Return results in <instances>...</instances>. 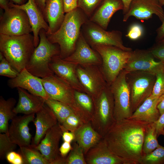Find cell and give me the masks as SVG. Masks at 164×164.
I'll list each match as a JSON object with an SVG mask.
<instances>
[{"label": "cell", "mask_w": 164, "mask_h": 164, "mask_svg": "<svg viewBox=\"0 0 164 164\" xmlns=\"http://www.w3.org/2000/svg\"><path fill=\"white\" fill-rule=\"evenodd\" d=\"M93 100L94 110L90 123L103 138L115 121L114 99L110 86L108 85Z\"/></svg>", "instance_id": "6"}, {"label": "cell", "mask_w": 164, "mask_h": 164, "mask_svg": "<svg viewBox=\"0 0 164 164\" xmlns=\"http://www.w3.org/2000/svg\"><path fill=\"white\" fill-rule=\"evenodd\" d=\"M19 72L11 65L4 57L0 62V75L13 78L16 77Z\"/></svg>", "instance_id": "39"}, {"label": "cell", "mask_w": 164, "mask_h": 164, "mask_svg": "<svg viewBox=\"0 0 164 164\" xmlns=\"http://www.w3.org/2000/svg\"><path fill=\"white\" fill-rule=\"evenodd\" d=\"M104 0H78V7L80 9L89 19Z\"/></svg>", "instance_id": "35"}, {"label": "cell", "mask_w": 164, "mask_h": 164, "mask_svg": "<svg viewBox=\"0 0 164 164\" xmlns=\"http://www.w3.org/2000/svg\"><path fill=\"white\" fill-rule=\"evenodd\" d=\"M35 47L30 33L13 36L0 34V51L19 72L25 68Z\"/></svg>", "instance_id": "3"}, {"label": "cell", "mask_w": 164, "mask_h": 164, "mask_svg": "<svg viewBox=\"0 0 164 164\" xmlns=\"http://www.w3.org/2000/svg\"><path fill=\"white\" fill-rule=\"evenodd\" d=\"M84 123L74 113L69 116L61 124L67 130L74 133Z\"/></svg>", "instance_id": "37"}, {"label": "cell", "mask_w": 164, "mask_h": 164, "mask_svg": "<svg viewBox=\"0 0 164 164\" xmlns=\"http://www.w3.org/2000/svg\"><path fill=\"white\" fill-rule=\"evenodd\" d=\"M87 164H124L109 149L103 138L85 155Z\"/></svg>", "instance_id": "22"}, {"label": "cell", "mask_w": 164, "mask_h": 164, "mask_svg": "<svg viewBox=\"0 0 164 164\" xmlns=\"http://www.w3.org/2000/svg\"><path fill=\"white\" fill-rule=\"evenodd\" d=\"M159 2L161 4V5L163 6L164 5V0H159Z\"/></svg>", "instance_id": "53"}, {"label": "cell", "mask_w": 164, "mask_h": 164, "mask_svg": "<svg viewBox=\"0 0 164 164\" xmlns=\"http://www.w3.org/2000/svg\"><path fill=\"white\" fill-rule=\"evenodd\" d=\"M63 59L77 65H94L100 66L102 63L100 56L91 47L81 31L76 43L74 50L70 55Z\"/></svg>", "instance_id": "17"}, {"label": "cell", "mask_w": 164, "mask_h": 164, "mask_svg": "<svg viewBox=\"0 0 164 164\" xmlns=\"http://www.w3.org/2000/svg\"><path fill=\"white\" fill-rule=\"evenodd\" d=\"M34 1L43 14L44 9L46 0H34Z\"/></svg>", "instance_id": "50"}, {"label": "cell", "mask_w": 164, "mask_h": 164, "mask_svg": "<svg viewBox=\"0 0 164 164\" xmlns=\"http://www.w3.org/2000/svg\"><path fill=\"white\" fill-rule=\"evenodd\" d=\"M77 66L64 60L59 55L54 57L50 64V68L55 74L75 90L85 92L77 74Z\"/></svg>", "instance_id": "18"}, {"label": "cell", "mask_w": 164, "mask_h": 164, "mask_svg": "<svg viewBox=\"0 0 164 164\" xmlns=\"http://www.w3.org/2000/svg\"><path fill=\"white\" fill-rule=\"evenodd\" d=\"M88 19L83 11L77 7L66 14L63 23L56 31L51 34H46L51 43L59 45L61 58H65L73 52L82 27Z\"/></svg>", "instance_id": "2"}, {"label": "cell", "mask_w": 164, "mask_h": 164, "mask_svg": "<svg viewBox=\"0 0 164 164\" xmlns=\"http://www.w3.org/2000/svg\"><path fill=\"white\" fill-rule=\"evenodd\" d=\"M160 99V97H155L151 94L128 118L139 120L149 123L155 122L160 116L157 108Z\"/></svg>", "instance_id": "26"}, {"label": "cell", "mask_w": 164, "mask_h": 164, "mask_svg": "<svg viewBox=\"0 0 164 164\" xmlns=\"http://www.w3.org/2000/svg\"><path fill=\"white\" fill-rule=\"evenodd\" d=\"M9 3V0H0V7L4 11L6 10L10 7Z\"/></svg>", "instance_id": "51"}, {"label": "cell", "mask_w": 164, "mask_h": 164, "mask_svg": "<svg viewBox=\"0 0 164 164\" xmlns=\"http://www.w3.org/2000/svg\"><path fill=\"white\" fill-rule=\"evenodd\" d=\"M62 137L64 142L70 143L74 140L75 136L73 133L65 129L63 131Z\"/></svg>", "instance_id": "46"}, {"label": "cell", "mask_w": 164, "mask_h": 164, "mask_svg": "<svg viewBox=\"0 0 164 164\" xmlns=\"http://www.w3.org/2000/svg\"><path fill=\"white\" fill-rule=\"evenodd\" d=\"M158 44L149 50L155 58L164 63V44Z\"/></svg>", "instance_id": "41"}, {"label": "cell", "mask_w": 164, "mask_h": 164, "mask_svg": "<svg viewBox=\"0 0 164 164\" xmlns=\"http://www.w3.org/2000/svg\"><path fill=\"white\" fill-rule=\"evenodd\" d=\"M7 83L10 88L20 87L45 100L49 98L43 85L41 78L33 75L25 68L19 72L16 77L9 80Z\"/></svg>", "instance_id": "19"}, {"label": "cell", "mask_w": 164, "mask_h": 164, "mask_svg": "<svg viewBox=\"0 0 164 164\" xmlns=\"http://www.w3.org/2000/svg\"><path fill=\"white\" fill-rule=\"evenodd\" d=\"M159 0H132L128 12L124 15L123 21L126 22L133 16L140 20H148L153 14L162 22L164 21V10Z\"/></svg>", "instance_id": "15"}, {"label": "cell", "mask_w": 164, "mask_h": 164, "mask_svg": "<svg viewBox=\"0 0 164 164\" xmlns=\"http://www.w3.org/2000/svg\"><path fill=\"white\" fill-rule=\"evenodd\" d=\"M39 36V44L35 48L25 68L33 75L43 78L54 74L50 64L54 57L60 55V51L58 44L48 40L44 29L40 30Z\"/></svg>", "instance_id": "4"}, {"label": "cell", "mask_w": 164, "mask_h": 164, "mask_svg": "<svg viewBox=\"0 0 164 164\" xmlns=\"http://www.w3.org/2000/svg\"><path fill=\"white\" fill-rule=\"evenodd\" d=\"M74 133V140L82 148L85 155L103 138L93 128L91 123H84Z\"/></svg>", "instance_id": "27"}, {"label": "cell", "mask_w": 164, "mask_h": 164, "mask_svg": "<svg viewBox=\"0 0 164 164\" xmlns=\"http://www.w3.org/2000/svg\"><path fill=\"white\" fill-rule=\"evenodd\" d=\"M156 80L151 95L155 97H160L164 94V65L155 74Z\"/></svg>", "instance_id": "38"}, {"label": "cell", "mask_w": 164, "mask_h": 164, "mask_svg": "<svg viewBox=\"0 0 164 164\" xmlns=\"http://www.w3.org/2000/svg\"><path fill=\"white\" fill-rule=\"evenodd\" d=\"M9 6L21 9L26 12L32 27L34 46L36 47L39 42V33L40 30L43 29L47 32L49 30V26L34 0H28L26 3L21 5H16L10 2Z\"/></svg>", "instance_id": "20"}, {"label": "cell", "mask_w": 164, "mask_h": 164, "mask_svg": "<svg viewBox=\"0 0 164 164\" xmlns=\"http://www.w3.org/2000/svg\"><path fill=\"white\" fill-rule=\"evenodd\" d=\"M158 43L159 44H164V38Z\"/></svg>", "instance_id": "54"}, {"label": "cell", "mask_w": 164, "mask_h": 164, "mask_svg": "<svg viewBox=\"0 0 164 164\" xmlns=\"http://www.w3.org/2000/svg\"><path fill=\"white\" fill-rule=\"evenodd\" d=\"M32 32L29 18L23 10L10 7L1 16L0 34L18 36L30 34Z\"/></svg>", "instance_id": "11"}, {"label": "cell", "mask_w": 164, "mask_h": 164, "mask_svg": "<svg viewBox=\"0 0 164 164\" xmlns=\"http://www.w3.org/2000/svg\"><path fill=\"white\" fill-rule=\"evenodd\" d=\"M157 137L153 123H149L145 134L142 149L143 156L150 153L160 146L157 140Z\"/></svg>", "instance_id": "32"}, {"label": "cell", "mask_w": 164, "mask_h": 164, "mask_svg": "<svg viewBox=\"0 0 164 164\" xmlns=\"http://www.w3.org/2000/svg\"><path fill=\"white\" fill-rule=\"evenodd\" d=\"M160 98L157 108L161 115L164 113V94L160 96Z\"/></svg>", "instance_id": "48"}, {"label": "cell", "mask_w": 164, "mask_h": 164, "mask_svg": "<svg viewBox=\"0 0 164 164\" xmlns=\"http://www.w3.org/2000/svg\"><path fill=\"white\" fill-rule=\"evenodd\" d=\"M6 159L11 164H24L22 157L18 152L13 151L9 152L6 155Z\"/></svg>", "instance_id": "42"}, {"label": "cell", "mask_w": 164, "mask_h": 164, "mask_svg": "<svg viewBox=\"0 0 164 164\" xmlns=\"http://www.w3.org/2000/svg\"><path fill=\"white\" fill-rule=\"evenodd\" d=\"M65 164H87L83 150L76 142L66 158Z\"/></svg>", "instance_id": "33"}, {"label": "cell", "mask_w": 164, "mask_h": 164, "mask_svg": "<svg viewBox=\"0 0 164 164\" xmlns=\"http://www.w3.org/2000/svg\"><path fill=\"white\" fill-rule=\"evenodd\" d=\"M149 50L136 49L132 51L124 68L128 72L140 71L155 75L164 65L160 61H156Z\"/></svg>", "instance_id": "14"}, {"label": "cell", "mask_w": 164, "mask_h": 164, "mask_svg": "<svg viewBox=\"0 0 164 164\" xmlns=\"http://www.w3.org/2000/svg\"><path fill=\"white\" fill-rule=\"evenodd\" d=\"M65 13L70 12L78 7V0H63Z\"/></svg>", "instance_id": "43"}, {"label": "cell", "mask_w": 164, "mask_h": 164, "mask_svg": "<svg viewBox=\"0 0 164 164\" xmlns=\"http://www.w3.org/2000/svg\"><path fill=\"white\" fill-rule=\"evenodd\" d=\"M17 145L11 142L5 133L0 134V159H4L9 152L14 151Z\"/></svg>", "instance_id": "36"}, {"label": "cell", "mask_w": 164, "mask_h": 164, "mask_svg": "<svg viewBox=\"0 0 164 164\" xmlns=\"http://www.w3.org/2000/svg\"><path fill=\"white\" fill-rule=\"evenodd\" d=\"M45 102L53 112L58 122L60 124L69 116L74 113L69 106L58 101L49 98Z\"/></svg>", "instance_id": "31"}, {"label": "cell", "mask_w": 164, "mask_h": 164, "mask_svg": "<svg viewBox=\"0 0 164 164\" xmlns=\"http://www.w3.org/2000/svg\"><path fill=\"white\" fill-rule=\"evenodd\" d=\"M100 56V66L108 84L110 86L124 69L132 51L123 50L117 47L97 45L92 47Z\"/></svg>", "instance_id": "5"}, {"label": "cell", "mask_w": 164, "mask_h": 164, "mask_svg": "<svg viewBox=\"0 0 164 164\" xmlns=\"http://www.w3.org/2000/svg\"><path fill=\"white\" fill-rule=\"evenodd\" d=\"M161 135H164V128L163 129V130L162 132V133Z\"/></svg>", "instance_id": "55"}, {"label": "cell", "mask_w": 164, "mask_h": 164, "mask_svg": "<svg viewBox=\"0 0 164 164\" xmlns=\"http://www.w3.org/2000/svg\"><path fill=\"white\" fill-rule=\"evenodd\" d=\"M82 33L91 47L97 45L113 46L127 51L131 48L123 44L122 33L118 30L107 31L100 26L89 19L82 26Z\"/></svg>", "instance_id": "8"}, {"label": "cell", "mask_w": 164, "mask_h": 164, "mask_svg": "<svg viewBox=\"0 0 164 164\" xmlns=\"http://www.w3.org/2000/svg\"><path fill=\"white\" fill-rule=\"evenodd\" d=\"M72 148L70 142H64L59 148V151L61 156L66 157Z\"/></svg>", "instance_id": "45"}, {"label": "cell", "mask_w": 164, "mask_h": 164, "mask_svg": "<svg viewBox=\"0 0 164 164\" xmlns=\"http://www.w3.org/2000/svg\"><path fill=\"white\" fill-rule=\"evenodd\" d=\"M124 5V8L122 10L123 13L125 15L129 10L131 3L132 0H121Z\"/></svg>", "instance_id": "49"}, {"label": "cell", "mask_w": 164, "mask_h": 164, "mask_svg": "<svg viewBox=\"0 0 164 164\" xmlns=\"http://www.w3.org/2000/svg\"><path fill=\"white\" fill-rule=\"evenodd\" d=\"M62 134L60 124L58 122L47 131L39 144L35 147L50 164H65L66 157L61 156L59 147Z\"/></svg>", "instance_id": "13"}, {"label": "cell", "mask_w": 164, "mask_h": 164, "mask_svg": "<svg viewBox=\"0 0 164 164\" xmlns=\"http://www.w3.org/2000/svg\"><path fill=\"white\" fill-rule=\"evenodd\" d=\"M149 123L130 118L115 121L103 139L124 164H141L145 132Z\"/></svg>", "instance_id": "1"}, {"label": "cell", "mask_w": 164, "mask_h": 164, "mask_svg": "<svg viewBox=\"0 0 164 164\" xmlns=\"http://www.w3.org/2000/svg\"><path fill=\"white\" fill-rule=\"evenodd\" d=\"M123 70L110 86L114 101V118L115 121L129 118L132 114L130 91L126 75Z\"/></svg>", "instance_id": "9"}, {"label": "cell", "mask_w": 164, "mask_h": 164, "mask_svg": "<svg viewBox=\"0 0 164 164\" xmlns=\"http://www.w3.org/2000/svg\"><path fill=\"white\" fill-rule=\"evenodd\" d=\"M126 78L130 91L133 113L151 94L156 76L144 72L134 71L128 72Z\"/></svg>", "instance_id": "7"}, {"label": "cell", "mask_w": 164, "mask_h": 164, "mask_svg": "<svg viewBox=\"0 0 164 164\" xmlns=\"http://www.w3.org/2000/svg\"><path fill=\"white\" fill-rule=\"evenodd\" d=\"M153 124L158 137L161 135L164 128V113L161 115L159 119Z\"/></svg>", "instance_id": "44"}, {"label": "cell", "mask_w": 164, "mask_h": 164, "mask_svg": "<svg viewBox=\"0 0 164 164\" xmlns=\"http://www.w3.org/2000/svg\"><path fill=\"white\" fill-rule=\"evenodd\" d=\"M35 114L16 116L11 120L8 135L11 142L19 147L31 145L32 136L29 132V125L33 121Z\"/></svg>", "instance_id": "16"}, {"label": "cell", "mask_w": 164, "mask_h": 164, "mask_svg": "<svg viewBox=\"0 0 164 164\" xmlns=\"http://www.w3.org/2000/svg\"><path fill=\"white\" fill-rule=\"evenodd\" d=\"M123 8L121 0H104L89 20L106 30L113 15Z\"/></svg>", "instance_id": "24"}, {"label": "cell", "mask_w": 164, "mask_h": 164, "mask_svg": "<svg viewBox=\"0 0 164 164\" xmlns=\"http://www.w3.org/2000/svg\"><path fill=\"white\" fill-rule=\"evenodd\" d=\"M41 79L49 98L68 105L81 118L80 111L75 99V90L55 74Z\"/></svg>", "instance_id": "10"}, {"label": "cell", "mask_w": 164, "mask_h": 164, "mask_svg": "<svg viewBox=\"0 0 164 164\" xmlns=\"http://www.w3.org/2000/svg\"><path fill=\"white\" fill-rule=\"evenodd\" d=\"M10 2L13 4L18 5H21L26 3L28 0H9Z\"/></svg>", "instance_id": "52"}, {"label": "cell", "mask_w": 164, "mask_h": 164, "mask_svg": "<svg viewBox=\"0 0 164 164\" xmlns=\"http://www.w3.org/2000/svg\"><path fill=\"white\" fill-rule=\"evenodd\" d=\"M36 114V116L33 122L36 131L31 144L34 147L39 144L47 131L58 123L54 113L45 102Z\"/></svg>", "instance_id": "21"}, {"label": "cell", "mask_w": 164, "mask_h": 164, "mask_svg": "<svg viewBox=\"0 0 164 164\" xmlns=\"http://www.w3.org/2000/svg\"><path fill=\"white\" fill-rule=\"evenodd\" d=\"M74 97L80 111L81 119L84 123H90L94 110L93 99L87 94L76 90Z\"/></svg>", "instance_id": "29"}, {"label": "cell", "mask_w": 164, "mask_h": 164, "mask_svg": "<svg viewBox=\"0 0 164 164\" xmlns=\"http://www.w3.org/2000/svg\"><path fill=\"white\" fill-rule=\"evenodd\" d=\"M77 73L85 93L93 100L108 85L100 66L78 65Z\"/></svg>", "instance_id": "12"}, {"label": "cell", "mask_w": 164, "mask_h": 164, "mask_svg": "<svg viewBox=\"0 0 164 164\" xmlns=\"http://www.w3.org/2000/svg\"><path fill=\"white\" fill-rule=\"evenodd\" d=\"M16 101L13 97L5 100L2 96L0 97V133L8 135L9 122L16 115L13 110Z\"/></svg>", "instance_id": "28"}, {"label": "cell", "mask_w": 164, "mask_h": 164, "mask_svg": "<svg viewBox=\"0 0 164 164\" xmlns=\"http://www.w3.org/2000/svg\"><path fill=\"white\" fill-rule=\"evenodd\" d=\"M156 32V41L158 42L164 38V21L162 22L161 26L157 29Z\"/></svg>", "instance_id": "47"}, {"label": "cell", "mask_w": 164, "mask_h": 164, "mask_svg": "<svg viewBox=\"0 0 164 164\" xmlns=\"http://www.w3.org/2000/svg\"><path fill=\"white\" fill-rule=\"evenodd\" d=\"M63 0H46L43 13L49 26L47 34L53 33L60 27L65 17Z\"/></svg>", "instance_id": "23"}, {"label": "cell", "mask_w": 164, "mask_h": 164, "mask_svg": "<svg viewBox=\"0 0 164 164\" xmlns=\"http://www.w3.org/2000/svg\"><path fill=\"white\" fill-rule=\"evenodd\" d=\"M18 152L22 157L24 164H50L42 153L31 145L19 147Z\"/></svg>", "instance_id": "30"}, {"label": "cell", "mask_w": 164, "mask_h": 164, "mask_svg": "<svg viewBox=\"0 0 164 164\" xmlns=\"http://www.w3.org/2000/svg\"><path fill=\"white\" fill-rule=\"evenodd\" d=\"M19 99L13 111L18 114H36L45 103L43 97L28 92L26 90L17 88Z\"/></svg>", "instance_id": "25"}, {"label": "cell", "mask_w": 164, "mask_h": 164, "mask_svg": "<svg viewBox=\"0 0 164 164\" xmlns=\"http://www.w3.org/2000/svg\"><path fill=\"white\" fill-rule=\"evenodd\" d=\"M141 164H164V147L161 145L143 156Z\"/></svg>", "instance_id": "34"}, {"label": "cell", "mask_w": 164, "mask_h": 164, "mask_svg": "<svg viewBox=\"0 0 164 164\" xmlns=\"http://www.w3.org/2000/svg\"><path fill=\"white\" fill-rule=\"evenodd\" d=\"M143 33V29L141 26L135 24L130 27L126 36L132 40H136L140 38Z\"/></svg>", "instance_id": "40"}]
</instances>
